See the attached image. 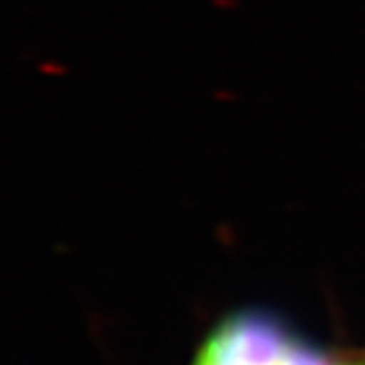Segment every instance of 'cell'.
<instances>
[{"label":"cell","instance_id":"obj_1","mask_svg":"<svg viewBox=\"0 0 365 365\" xmlns=\"http://www.w3.org/2000/svg\"><path fill=\"white\" fill-rule=\"evenodd\" d=\"M192 365H365V350L322 346L277 312L242 308L210 330Z\"/></svg>","mask_w":365,"mask_h":365}]
</instances>
